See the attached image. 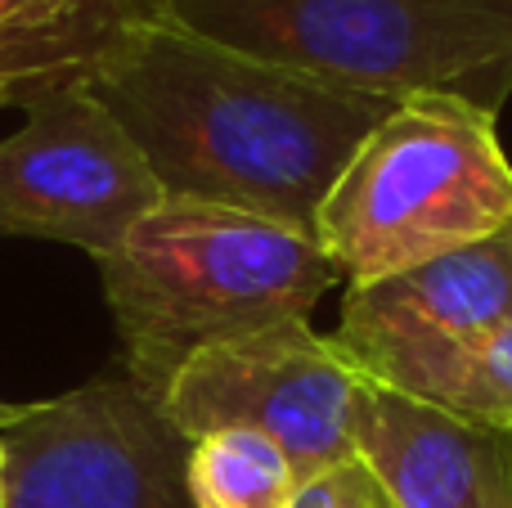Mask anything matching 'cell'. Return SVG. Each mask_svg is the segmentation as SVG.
I'll return each mask as SVG.
<instances>
[{
    "label": "cell",
    "mask_w": 512,
    "mask_h": 508,
    "mask_svg": "<svg viewBox=\"0 0 512 508\" xmlns=\"http://www.w3.org/2000/svg\"><path fill=\"white\" fill-rule=\"evenodd\" d=\"M162 194L221 203L315 239L319 212L396 99L306 77L153 9L90 72Z\"/></svg>",
    "instance_id": "1"
},
{
    "label": "cell",
    "mask_w": 512,
    "mask_h": 508,
    "mask_svg": "<svg viewBox=\"0 0 512 508\" xmlns=\"http://www.w3.org/2000/svg\"><path fill=\"white\" fill-rule=\"evenodd\" d=\"M122 342V374L162 401L203 347L306 320L342 270L319 239L221 203L162 194L99 261Z\"/></svg>",
    "instance_id": "2"
},
{
    "label": "cell",
    "mask_w": 512,
    "mask_h": 508,
    "mask_svg": "<svg viewBox=\"0 0 512 508\" xmlns=\"http://www.w3.org/2000/svg\"><path fill=\"white\" fill-rule=\"evenodd\" d=\"M189 32L382 99L512 95V0H158Z\"/></svg>",
    "instance_id": "3"
},
{
    "label": "cell",
    "mask_w": 512,
    "mask_h": 508,
    "mask_svg": "<svg viewBox=\"0 0 512 508\" xmlns=\"http://www.w3.org/2000/svg\"><path fill=\"white\" fill-rule=\"evenodd\" d=\"M512 230L499 113L445 95L400 99L337 176L315 239L346 284L400 275Z\"/></svg>",
    "instance_id": "4"
},
{
    "label": "cell",
    "mask_w": 512,
    "mask_h": 508,
    "mask_svg": "<svg viewBox=\"0 0 512 508\" xmlns=\"http://www.w3.org/2000/svg\"><path fill=\"white\" fill-rule=\"evenodd\" d=\"M189 446L126 374L90 378L0 432L5 508H198Z\"/></svg>",
    "instance_id": "5"
},
{
    "label": "cell",
    "mask_w": 512,
    "mask_h": 508,
    "mask_svg": "<svg viewBox=\"0 0 512 508\" xmlns=\"http://www.w3.org/2000/svg\"><path fill=\"white\" fill-rule=\"evenodd\" d=\"M360 387V369L333 338L306 320H283L203 347L158 405L189 441L225 428L261 432L306 482L355 459L351 419Z\"/></svg>",
    "instance_id": "6"
},
{
    "label": "cell",
    "mask_w": 512,
    "mask_h": 508,
    "mask_svg": "<svg viewBox=\"0 0 512 508\" xmlns=\"http://www.w3.org/2000/svg\"><path fill=\"white\" fill-rule=\"evenodd\" d=\"M23 126L0 140V239L72 243L104 261L162 185L90 81L36 90Z\"/></svg>",
    "instance_id": "7"
},
{
    "label": "cell",
    "mask_w": 512,
    "mask_h": 508,
    "mask_svg": "<svg viewBox=\"0 0 512 508\" xmlns=\"http://www.w3.org/2000/svg\"><path fill=\"white\" fill-rule=\"evenodd\" d=\"M508 320L512 257L495 239L373 284H346L333 342L364 383L436 401L472 347Z\"/></svg>",
    "instance_id": "8"
},
{
    "label": "cell",
    "mask_w": 512,
    "mask_h": 508,
    "mask_svg": "<svg viewBox=\"0 0 512 508\" xmlns=\"http://www.w3.org/2000/svg\"><path fill=\"white\" fill-rule=\"evenodd\" d=\"M355 459L391 508H512V432L364 383Z\"/></svg>",
    "instance_id": "9"
},
{
    "label": "cell",
    "mask_w": 512,
    "mask_h": 508,
    "mask_svg": "<svg viewBox=\"0 0 512 508\" xmlns=\"http://www.w3.org/2000/svg\"><path fill=\"white\" fill-rule=\"evenodd\" d=\"M158 0H0V108L90 81L104 50Z\"/></svg>",
    "instance_id": "10"
},
{
    "label": "cell",
    "mask_w": 512,
    "mask_h": 508,
    "mask_svg": "<svg viewBox=\"0 0 512 508\" xmlns=\"http://www.w3.org/2000/svg\"><path fill=\"white\" fill-rule=\"evenodd\" d=\"M301 473L270 437L225 428L189 446V495L198 508H292Z\"/></svg>",
    "instance_id": "11"
},
{
    "label": "cell",
    "mask_w": 512,
    "mask_h": 508,
    "mask_svg": "<svg viewBox=\"0 0 512 508\" xmlns=\"http://www.w3.org/2000/svg\"><path fill=\"white\" fill-rule=\"evenodd\" d=\"M432 405L512 432V320L499 324L481 347H472V356L454 369Z\"/></svg>",
    "instance_id": "12"
},
{
    "label": "cell",
    "mask_w": 512,
    "mask_h": 508,
    "mask_svg": "<svg viewBox=\"0 0 512 508\" xmlns=\"http://www.w3.org/2000/svg\"><path fill=\"white\" fill-rule=\"evenodd\" d=\"M292 508H391V504L378 491V482L364 473L360 459H351V464H337L319 477H306Z\"/></svg>",
    "instance_id": "13"
},
{
    "label": "cell",
    "mask_w": 512,
    "mask_h": 508,
    "mask_svg": "<svg viewBox=\"0 0 512 508\" xmlns=\"http://www.w3.org/2000/svg\"><path fill=\"white\" fill-rule=\"evenodd\" d=\"M18 414H23V405H9V401H0V432H5L9 423L18 419Z\"/></svg>",
    "instance_id": "14"
},
{
    "label": "cell",
    "mask_w": 512,
    "mask_h": 508,
    "mask_svg": "<svg viewBox=\"0 0 512 508\" xmlns=\"http://www.w3.org/2000/svg\"><path fill=\"white\" fill-rule=\"evenodd\" d=\"M0 508H5V450H0Z\"/></svg>",
    "instance_id": "15"
},
{
    "label": "cell",
    "mask_w": 512,
    "mask_h": 508,
    "mask_svg": "<svg viewBox=\"0 0 512 508\" xmlns=\"http://www.w3.org/2000/svg\"><path fill=\"white\" fill-rule=\"evenodd\" d=\"M499 239H504V248H508V257H512V230H508V234H499Z\"/></svg>",
    "instance_id": "16"
}]
</instances>
